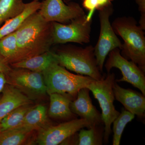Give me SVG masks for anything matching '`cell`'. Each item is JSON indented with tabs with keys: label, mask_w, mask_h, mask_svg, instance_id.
I'll list each match as a JSON object with an SVG mask.
<instances>
[{
	"label": "cell",
	"mask_w": 145,
	"mask_h": 145,
	"mask_svg": "<svg viewBox=\"0 0 145 145\" xmlns=\"http://www.w3.org/2000/svg\"><path fill=\"white\" fill-rule=\"evenodd\" d=\"M92 20L86 15L72 20L69 23L52 22L53 45L74 42L83 44L90 42Z\"/></svg>",
	"instance_id": "cell-8"
},
{
	"label": "cell",
	"mask_w": 145,
	"mask_h": 145,
	"mask_svg": "<svg viewBox=\"0 0 145 145\" xmlns=\"http://www.w3.org/2000/svg\"><path fill=\"white\" fill-rule=\"evenodd\" d=\"M36 1H39V0H35Z\"/></svg>",
	"instance_id": "cell-29"
},
{
	"label": "cell",
	"mask_w": 145,
	"mask_h": 145,
	"mask_svg": "<svg viewBox=\"0 0 145 145\" xmlns=\"http://www.w3.org/2000/svg\"><path fill=\"white\" fill-rule=\"evenodd\" d=\"M41 4V2L35 0L26 3L24 10L21 14L6 21L0 26V39L16 31L27 18L39 10Z\"/></svg>",
	"instance_id": "cell-18"
},
{
	"label": "cell",
	"mask_w": 145,
	"mask_h": 145,
	"mask_svg": "<svg viewBox=\"0 0 145 145\" xmlns=\"http://www.w3.org/2000/svg\"><path fill=\"white\" fill-rule=\"evenodd\" d=\"M59 65L80 75L89 76L95 80L103 78L97 65L94 47L63 46L53 51Z\"/></svg>",
	"instance_id": "cell-3"
},
{
	"label": "cell",
	"mask_w": 145,
	"mask_h": 145,
	"mask_svg": "<svg viewBox=\"0 0 145 145\" xmlns=\"http://www.w3.org/2000/svg\"><path fill=\"white\" fill-rule=\"evenodd\" d=\"M56 62L57 61L54 52L50 50L26 59L11 64L10 66L13 68L25 69L35 72H42L50 65Z\"/></svg>",
	"instance_id": "cell-16"
},
{
	"label": "cell",
	"mask_w": 145,
	"mask_h": 145,
	"mask_svg": "<svg viewBox=\"0 0 145 145\" xmlns=\"http://www.w3.org/2000/svg\"><path fill=\"white\" fill-rule=\"evenodd\" d=\"M50 124L46 108L42 105L32 107L26 113L20 127L31 131L40 130Z\"/></svg>",
	"instance_id": "cell-17"
},
{
	"label": "cell",
	"mask_w": 145,
	"mask_h": 145,
	"mask_svg": "<svg viewBox=\"0 0 145 145\" xmlns=\"http://www.w3.org/2000/svg\"><path fill=\"white\" fill-rule=\"evenodd\" d=\"M47 93H68L76 97L81 89L95 80L88 76L73 74L56 62L42 72Z\"/></svg>",
	"instance_id": "cell-4"
},
{
	"label": "cell",
	"mask_w": 145,
	"mask_h": 145,
	"mask_svg": "<svg viewBox=\"0 0 145 145\" xmlns=\"http://www.w3.org/2000/svg\"><path fill=\"white\" fill-rule=\"evenodd\" d=\"M90 124L84 119H77L62 122L56 125H48L39 131L36 143L40 145H57Z\"/></svg>",
	"instance_id": "cell-10"
},
{
	"label": "cell",
	"mask_w": 145,
	"mask_h": 145,
	"mask_svg": "<svg viewBox=\"0 0 145 145\" xmlns=\"http://www.w3.org/2000/svg\"><path fill=\"white\" fill-rule=\"evenodd\" d=\"M38 11L47 22L64 24L86 15L78 3L71 1L66 4L63 0H44Z\"/></svg>",
	"instance_id": "cell-11"
},
{
	"label": "cell",
	"mask_w": 145,
	"mask_h": 145,
	"mask_svg": "<svg viewBox=\"0 0 145 145\" xmlns=\"http://www.w3.org/2000/svg\"><path fill=\"white\" fill-rule=\"evenodd\" d=\"M78 133V145H102L103 143L104 125L90 127L87 129H82Z\"/></svg>",
	"instance_id": "cell-20"
},
{
	"label": "cell",
	"mask_w": 145,
	"mask_h": 145,
	"mask_svg": "<svg viewBox=\"0 0 145 145\" xmlns=\"http://www.w3.org/2000/svg\"><path fill=\"white\" fill-rule=\"evenodd\" d=\"M115 75L113 72L108 73L100 80H94L86 88L93 93L99 102L102 110V119L104 125L103 143H108L112 132L111 125L120 112L115 109L114 105L115 100L113 86L115 82Z\"/></svg>",
	"instance_id": "cell-5"
},
{
	"label": "cell",
	"mask_w": 145,
	"mask_h": 145,
	"mask_svg": "<svg viewBox=\"0 0 145 145\" xmlns=\"http://www.w3.org/2000/svg\"><path fill=\"white\" fill-rule=\"evenodd\" d=\"M138 6V9L140 12V18L139 26L143 30H145V0H136Z\"/></svg>",
	"instance_id": "cell-25"
},
{
	"label": "cell",
	"mask_w": 145,
	"mask_h": 145,
	"mask_svg": "<svg viewBox=\"0 0 145 145\" xmlns=\"http://www.w3.org/2000/svg\"><path fill=\"white\" fill-rule=\"evenodd\" d=\"M11 68L0 55V72H3L6 74L10 71Z\"/></svg>",
	"instance_id": "cell-26"
},
{
	"label": "cell",
	"mask_w": 145,
	"mask_h": 145,
	"mask_svg": "<svg viewBox=\"0 0 145 145\" xmlns=\"http://www.w3.org/2000/svg\"><path fill=\"white\" fill-rule=\"evenodd\" d=\"M2 92L0 100V122L15 109L32 103V100L20 91L8 84H6Z\"/></svg>",
	"instance_id": "cell-15"
},
{
	"label": "cell",
	"mask_w": 145,
	"mask_h": 145,
	"mask_svg": "<svg viewBox=\"0 0 145 145\" xmlns=\"http://www.w3.org/2000/svg\"><path fill=\"white\" fill-rule=\"evenodd\" d=\"M25 6L23 0H0V26L6 21L21 14Z\"/></svg>",
	"instance_id": "cell-22"
},
{
	"label": "cell",
	"mask_w": 145,
	"mask_h": 145,
	"mask_svg": "<svg viewBox=\"0 0 145 145\" xmlns=\"http://www.w3.org/2000/svg\"><path fill=\"white\" fill-rule=\"evenodd\" d=\"M34 131L22 127L1 131L0 145L27 144Z\"/></svg>",
	"instance_id": "cell-19"
},
{
	"label": "cell",
	"mask_w": 145,
	"mask_h": 145,
	"mask_svg": "<svg viewBox=\"0 0 145 145\" xmlns=\"http://www.w3.org/2000/svg\"><path fill=\"white\" fill-rule=\"evenodd\" d=\"M112 5L99 10L100 20V35L98 42L94 47V53L97 65L101 73L105 61L109 53L115 48L121 50L123 44L117 37L112 24L110 18L113 13Z\"/></svg>",
	"instance_id": "cell-6"
},
{
	"label": "cell",
	"mask_w": 145,
	"mask_h": 145,
	"mask_svg": "<svg viewBox=\"0 0 145 145\" xmlns=\"http://www.w3.org/2000/svg\"><path fill=\"white\" fill-rule=\"evenodd\" d=\"M6 84L5 74L3 72H0V93L2 92Z\"/></svg>",
	"instance_id": "cell-27"
},
{
	"label": "cell",
	"mask_w": 145,
	"mask_h": 145,
	"mask_svg": "<svg viewBox=\"0 0 145 145\" xmlns=\"http://www.w3.org/2000/svg\"><path fill=\"white\" fill-rule=\"evenodd\" d=\"M49 95L50 105L47 113L50 117L63 122L78 118L70 107L71 103L76 97L68 93H53Z\"/></svg>",
	"instance_id": "cell-14"
},
{
	"label": "cell",
	"mask_w": 145,
	"mask_h": 145,
	"mask_svg": "<svg viewBox=\"0 0 145 145\" xmlns=\"http://www.w3.org/2000/svg\"><path fill=\"white\" fill-rule=\"evenodd\" d=\"M135 114L126 109L122 110L113 123V137L112 145H119L121 142L122 134L125 127L129 122H131L135 118Z\"/></svg>",
	"instance_id": "cell-24"
},
{
	"label": "cell",
	"mask_w": 145,
	"mask_h": 145,
	"mask_svg": "<svg viewBox=\"0 0 145 145\" xmlns=\"http://www.w3.org/2000/svg\"><path fill=\"white\" fill-rule=\"evenodd\" d=\"M120 50L115 48L109 53L108 59L104 64L107 73L110 72L113 68L118 69L121 72L122 78L115 80V82L129 83L145 96V72L135 63L123 57Z\"/></svg>",
	"instance_id": "cell-9"
},
{
	"label": "cell",
	"mask_w": 145,
	"mask_h": 145,
	"mask_svg": "<svg viewBox=\"0 0 145 145\" xmlns=\"http://www.w3.org/2000/svg\"><path fill=\"white\" fill-rule=\"evenodd\" d=\"M7 84L20 91L32 100L46 95V86L42 73L23 68H11L5 74Z\"/></svg>",
	"instance_id": "cell-7"
},
{
	"label": "cell",
	"mask_w": 145,
	"mask_h": 145,
	"mask_svg": "<svg viewBox=\"0 0 145 145\" xmlns=\"http://www.w3.org/2000/svg\"><path fill=\"white\" fill-rule=\"evenodd\" d=\"M89 91L86 87L80 89L76 98L71 103V110L81 119L88 121L91 127L104 124L101 114L92 104Z\"/></svg>",
	"instance_id": "cell-12"
},
{
	"label": "cell",
	"mask_w": 145,
	"mask_h": 145,
	"mask_svg": "<svg viewBox=\"0 0 145 145\" xmlns=\"http://www.w3.org/2000/svg\"><path fill=\"white\" fill-rule=\"evenodd\" d=\"M117 35L123 41L122 56L135 63L145 72V36L144 30L132 17L116 18L112 24Z\"/></svg>",
	"instance_id": "cell-2"
},
{
	"label": "cell",
	"mask_w": 145,
	"mask_h": 145,
	"mask_svg": "<svg viewBox=\"0 0 145 145\" xmlns=\"http://www.w3.org/2000/svg\"><path fill=\"white\" fill-rule=\"evenodd\" d=\"M16 33L18 52L15 63L49 51L53 45L52 22L46 21L38 11L27 18Z\"/></svg>",
	"instance_id": "cell-1"
},
{
	"label": "cell",
	"mask_w": 145,
	"mask_h": 145,
	"mask_svg": "<svg viewBox=\"0 0 145 145\" xmlns=\"http://www.w3.org/2000/svg\"><path fill=\"white\" fill-rule=\"evenodd\" d=\"M73 1V0H63L64 1V2L66 3H67L70 2H71V1ZM112 1H114V0H112Z\"/></svg>",
	"instance_id": "cell-28"
},
{
	"label": "cell",
	"mask_w": 145,
	"mask_h": 145,
	"mask_svg": "<svg viewBox=\"0 0 145 145\" xmlns=\"http://www.w3.org/2000/svg\"><path fill=\"white\" fill-rule=\"evenodd\" d=\"M114 98L125 109L140 118L144 117L145 96L130 89L123 88L116 82L113 86Z\"/></svg>",
	"instance_id": "cell-13"
},
{
	"label": "cell",
	"mask_w": 145,
	"mask_h": 145,
	"mask_svg": "<svg viewBox=\"0 0 145 145\" xmlns=\"http://www.w3.org/2000/svg\"><path fill=\"white\" fill-rule=\"evenodd\" d=\"M30 105L19 107L3 118L0 122V132L20 126L26 113L32 108Z\"/></svg>",
	"instance_id": "cell-23"
},
{
	"label": "cell",
	"mask_w": 145,
	"mask_h": 145,
	"mask_svg": "<svg viewBox=\"0 0 145 145\" xmlns=\"http://www.w3.org/2000/svg\"><path fill=\"white\" fill-rule=\"evenodd\" d=\"M18 52L16 31L0 39V55L7 63L16 62Z\"/></svg>",
	"instance_id": "cell-21"
}]
</instances>
